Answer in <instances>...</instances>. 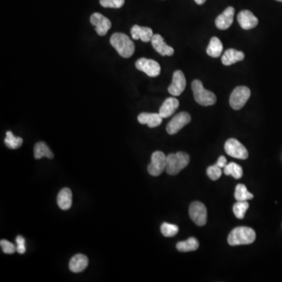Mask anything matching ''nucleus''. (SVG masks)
I'll use <instances>...</instances> for the list:
<instances>
[{"label":"nucleus","mask_w":282,"mask_h":282,"mask_svg":"<svg viewBox=\"0 0 282 282\" xmlns=\"http://www.w3.org/2000/svg\"><path fill=\"white\" fill-rule=\"evenodd\" d=\"M199 247V242L195 238H188L186 241L178 242L177 244V250L181 253H188V252H193L197 250Z\"/></svg>","instance_id":"nucleus-22"},{"label":"nucleus","mask_w":282,"mask_h":282,"mask_svg":"<svg viewBox=\"0 0 282 282\" xmlns=\"http://www.w3.org/2000/svg\"><path fill=\"white\" fill-rule=\"evenodd\" d=\"M153 48L162 56H173L174 54V48L165 43L164 39L162 35L155 34L151 40Z\"/></svg>","instance_id":"nucleus-15"},{"label":"nucleus","mask_w":282,"mask_h":282,"mask_svg":"<svg viewBox=\"0 0 282 282\" xmlns=\"http://www.w3.org/2000/svg\"><path fill=\"white\" fill-rule=\"evenodd\" d=\"M216 165L219 166V168H224L227 166V159L223 155H222L218 159Z\"/></svg>","instance_id":"nucleus-34"},{"label":"nucleus","mask_w":282,"mask_h":282,"mask_svg":"<svg viewBox=\"0 0 282 282\" xmlns=\"http://www.w3.org/2000/svg\"><path fill=\"white\" fill-rule=\"evenodd\" d=\"M223 49V46L221 41L219 40L217 37H212L207 47L206 53L208 56L216 58L221 55Z\"/></svg>","instance_id":"nucleus-23"},{"label":"nucleus","mask_w":282,"mask_h":282,"mask_svg":"<svg viewBox=\"0 0 282 282\" xmlns=\"http://www.w3.org/2000/svg\"><path fill=\"white\" fill-rule=\"evenodd\" d=\"M16 242H17V252L20 254H24L26 252L25 248V240L22 236L17 237L16 238Z\"/></svg>","instance_id":"nucleus-33"},{"label":"nucleus","mask_w":282,"mask_h":282,"mask_svg":"<svg viewBox=\"0 0 282 282\" xmlns=\"http://www.w3.org/2000/svg\"><path fill=\"white\" fill-rule=\"evenodd\" d=\"M136 68L139 71L144 72L150 77H157L161 73V67L159 63L154 60L147 59V58H140L135 64Z\"/></svg>","instance_id":"nucleus-9"},{"label":"nucleus","mask_w":282,"mask_h":282,"mask_svg":"<svg viewBox=\"0 0 282 282\" xmlns=\"http://www.w3.org/2000/svg\"><path fill=\"white\" fill-rule=\"evenodd\" d=\"M191 118L190 114L187 112H181L173 118L166 126V131L170 135H174L185 127L190 122Z\"/></svg>","instance_id":"nucleus-10"},{"label":"nucleus","mask_w":282,"mask_h":282,"mask_svg":"<svg viewBox=\"0 0 282 282\" xmlns=\"http://www.w3.org/2000/svg\"><path fill=\"white\" fill-rule=\"evenodd\" d=\"M238 21L243 29L250 30L256 28L259 20L254 14L249 10H242L238 15Z\"/></svg>","instance_id":"nucleus-14"},{"label":"nucleus","mask_w":282,"mask_h":282,"mask_svg":"<svg viewBox=\"0 0 282 282\" xmlns=\"http://www.w3.org/2000/svg\"><path fill=\"white\" fill-rule=\"evenodd\" d=\"M57 205L62 210H69L72 205V193L69 188H63L57 194Z\"/></svg>","instance_id":"nucleus-21"},{"label":"nucleus","mask_w":282,"mask_h":282,"mask_svg":"<svg viewBox=\"0 0 282 282\" xmlns=\"http://www.w3.org/2000/svg\"><path fill=\"white\" fill-rule=\"evenodd\" d=\"M54 154L50 151L48 146L44 142H38L34 147V157L35 159H40L43 157L48 159H54Z\"/></svg>","instance_id":"nucleus-24"},{"label":"nucleus","mask_w":282,"mask_h":282,"mask_svg":"<svg viewBox=\"0 0 282 282\" xmlns=\"http://www.w3.org/2000/svg\"><path fill=\"white\" fill-rule=\"evenodd\" d=\"M276 1H279V2H282V0H276Z\"/></svg>","instance_id":"nucleus-36"},{"label":"nucleus","mask_w":282,"mask_h":282,"mask_svg":"<svg viewBox=\"0 0 282 282\" xmlns=\"http://www.w3.org/2000/svg\"><path fill=\"white\" fill-rule=\"evenodd\" d=\"M244 58L245 54L243 52L238 51L235 49H229L224 52V54L222 56L221 61L223 65L230 66L238 61H243Z\"/></svg>","instance_id":"nucleus-19"},{"label":"nucleus","mask_w":282,"mask_h":282,"mask_svg":"<svg viewBox=\"0 0 282 282\" xmlns=\"http://www.w3.org/2000/svg\"><path fill=\"white\" fill-rule=\"evenodd\" d=\"M110 42L111 46L117 50L118 54L124 58H129L134 54V43L125 34H113Z\"/></svg>","instance_id":"nucleus-2"},{"label":"nucleus","mask_w":282,"mask_h":282,"mask_svg":"<svg viewBox=\"0 0 282 282\" xmlns=\"http://www.w3.org/2000/svg\"><path fill=\"white\" fill-rule=\"evenodd\" d=\"M100 3L103 7L118 9L123 6L125 0H100Z\"/></svg>","instance_id":"nucleus-31"},{"label":"nucleus","mask_w":282,"mask_h":282,"mask_svg":"<svg viewBox=\"0 0 282 282\" xmlns=\"http://www.w3.org/2000/svg\"><path fill=\"white\" fill-rule=\"evenodd\" d=\"M192 91L195 101L201 106H211L216 102V96L213 93L207 91L200 80H195L191 83Z\"/></svg>","instance_id":"nucleus-4"},{"label":"nucleus","mask_w":282,"mask_h":282,"mask_svg":"<svg viewBox=\"0 0 282 282\" xmlns=\"http://www.w3.org/2000/svg\"><path fill=\"white\" fill-rule=\"evenodd\" d=\"M187 82L182 71H176L173 76V81L169 87L168 91L173 96H180L186 87Z\"/></svg>","instance_id":"nucleus-11"},{"label":"nucleus","mask_w":282,"mask_h":282,"mask_svg":"<svg viewBox=\"0 0 282 282\" xmlns=\"http://www.w3.org/2000/svg\"><path fill=\"white\" fill-rule=\"evenodd\" d=\"M161 231L165 237L170 238L175 236L176 234L179 231V227L174 224H170L168 223H163L161 226Z\"/></svg>","instance_id":"nucleus-29"},{"label":"nucleus","mask_w":282,"mask_h":282,"mask_svg":"<svg viewBox=\"0 0 282 282\" xmlns=\"http://www.w3.org/2000/svg\"><path fill=\"white\" fill-rule=\"evenodd\" d=\"M88 264L89 260L85 255L77 254L71 259L69 262V269L73 273H80L87 269Z\"/></svg>","instance_id":"nucleus-20"},{"label":"nucleus","mask_w":282,"mask_h":282,"mask_svg":"<svg viewBox=\"0 0 282 282\" xmlns=\"http://www.w3.org/2000/svg\"><path fill=\"white\" fill-rule=\"evenodd\" d=\"M166 156L162 151H155L151 155V162L148 167V173L153 177L163 174L166 169Z\"/></svg>","instance_id":"nucleus-6"},{"label":"nucleus","mask_w":282,"mask_h":282,"mask_svg":"<svg viewBox=\"0 0 282 282\" xmlns=\"http://www.w3.org/2000/svg\"><path fill=\"white\" fill-rule=\"evenodd\" d=\"M206 173L208 177L212 181H217L222 175L221 168H219L217 165L209 166L207 169Z\"/></svg>","instance_id":"nucleus-30"},{"label":"nucleus","mask_w":282,"mask_h":282,"mask_svg":"<svg viewBox=\"0 0 282 282\" xmlns=\"http://www.w3.org/2000/svg\"><path fill=\"white\" fill-rule=\"evenodd\" d=\"M179 100L174 97H169L163 102V105L159 109V114L163 118H169L177 111L179 107Z\"/></svg>","instance_id":"nucleus-18"},{"label":"nucleus","mask_w":282,"mask_h":282,"mask_svg":"<svg viewBox=\"0 0 282 282\" xmlns=\"http://www.w3.org/2000/svg\"><path fill=\"white\" fill-rule=\"evenodd\" d=\"M189 215L190 219L196 225L204 226L207 222V209L204 204L200 201H194L190 204L189 208Z\"/></svg>","instance_id":"nucleus-8"},{"label":"nucleus","mask_w":282,"mask_h":282,"mask_svg":"<svg viewBox=\"0 0 282 282\" xmlns=\"http://www.w3.org/2000/svg\"><path fill=\"white\" fill-rule=\"evenodd\" d=\"M91 22L95 26V31L100 36L105 35L111 27V20L99 13L91 15Z\"/></svg>","instance_id":"nucleus-12"},{"label":"nucleus","mask_w":282,"mask_h":282,"mask_svg":"<svg viewBox=\"0 0 282 282\" xmlns=\"http://www.w3.org/2000/svg\"><path fill=\"white\" fill-rule=\"evenodd\" d=\"M163 118L159 113L144 112L139 114L137 119L140 124L148 125L150 128H155L162 124Z\"/></svg>","instance_id":"nucleus-17"},{"label":"nucleus","mask_w":282,"mask_h":282,"mask_svg":"<svg viewBox=\"0 0 282 282\" xmlns=\"http://www.w3.org/2000/svg\"><path fill=\"white\" fill-rule=\"evenodd\" d=\"M166 173L170 175L175 176L186 168L190 162V157L185 152L180 151L176 154H170L166 157Z\"/></svg>","instance_id":"nucleus-3"},{"label":"nucleus","mask_w":282,"mask_h":282,"mask_svg":"<svg viewBox=\"0 0 282 282\" xmlns=\"http://www.w3.org/2000/svg\"><path fill=\"white\" fill-rule=\"evenodd\" d=\"M234 198L238 201H248V200L253 199V194H251L250 192L248 190L245 185L240 184L237 185L235 188Z\"/></svg>","instance_id":"nucleus-26"},{"label":"nucleus","mask_w":282,"mask_h":282,"mask_svg":"<svg viewBox=\"0 0 282 282\" xmlns=\"http://www.w3.org/2000/svg\"><path fill=\"white\" fill-rule=\"evenodd\" d=\"M250 96L251 91L248 87H236L230 96V105L234 110H240L245 106Z\"/></svg>","instance_id":"nucleus-5"},{"label":"nucleus","mask_w":282,"mask_h":282,"mask_svg":"<svg viewBox=\"0 0 282 282\" xmlns=\"http://www.w3.org/2000/svg\"><path fill=\"white\" fill-rule=\"evenodd\" d=\"M0 245L2 248V252L6 254H13L17 250V247H15L13 244L8 242L6 240H1Z\"/></svg>","instance_id":"nucleus-32"},{"label":"nucleus","mask_w":282,"mask_h":282,"mask_svg":"<svg viewBox=\"0 0 282 282\" xmlns=\"http://www.w3.org/2000/svg\"><path fill=\"white\" fill-rule=\"evenodd\" d=\"M5 144L8 148L10 149H17L22 145L23 139L21 137H14L11 131L6 132V138L4 140Z\"/></svg>","instance_id":"nucleus-27"},{"label":"nucleus","mask_w":282,"mask_h":282,"mask_svg":"<svg viewBox=\"0 0 282 282\" xmlns=\"http://www.w3.org/2000/svg\"><path fill=\"white\" fill-rule=\"evenodd\" d=\"M194 2H195L197 5H202V4L206 2V0H194Z\"/></svg>","instance_id":"nucleus-35"},{"label":"nucleus","mask_w":282,"mask_h":282,"mask_svg":"<svg viewBox=\"0 0 282 282\" xmlns=\"http://www.w3.org/2000/svg\"><path fill=\"white\" fill-rule=\"evenodd\" d=\"M249 208V204L247 201H238L234 204L233 206V212L234 216L238 219H242L245 217V213Z\"/></svg>","instance_id":"nucleus-28"},{"label":"nucleus","mask_w":282,"mask_h":282,"mask_svg":"<svg viewBox=\"0 0 282 282\" xmlns=\"http://www.w3.org/2000/svg\"><path fill=\"white\" fill-rule=\"evenodd\" d=\"M256 232L253 229L247 227H238L233 229L229 234L227 242L231 246L249 245L256 240Z\"/></svg>","instance_id":"nucleus-1"},{"label":"nucleus","mask_w":282,"mask_h":282,"mask_svg":"<svg viewBox=\"0 0 282 282\" xmlns=\"http://www.w3.org/2000/svg\"><path fill=\"white\" fill-rule=\"evenodd\" d=\"M132 38L135 40L143 41L144 43H148L151 40L153 37V31L148 27H140L139 25H134L132 27L131 31Z\"/></svg>","instance_id":"nucleus-16"},{"label":"nucleus","mask_w":282,"mask_h":282,"mask_svg":"<svg viewBox=\"0 0 282 282\" xmlns=\"http://www.w3.org/2000/svg\"><path fill=\"white\" fill-rule=\"evenodd\" d=\"M223 173L227 176H232L234 179H241L243 176V170L239 165L235 163H231L227 164L223 168Z\"/></svg>","instance_id":"nucleus-25"},{"label":"nucleus","mask_w":282,"mask_h":282,"mask_svg":"<svg viewBox=\"0 0 282 282\" xmlns=\"http://www.w3.org/2000/svg\"><path fill=\"white\" fill-rule=\"evenodd\" d=\"M224 149L227 155L235 159L245 160L249 157L247 149L236 139L231 138L227 140L224 145Z\"/></svg>","instance_id":"nucleus-7"},{"label":"nucleus","mask_w":282,"mask_h":282,"mask_svg":"<svg viewBox=\"0 0 282 282\" xmlns=\"http://www.w3.org/2000/svg\"><path fill=\"white\" fill-rule=\"evenodd\" d=\"M234 8L229 6L221 14L216 17L215 24L218 29L226 30L231 27L234 21Z\"/></svg>","instance_id":"nucleus-13"}]
</instances>
